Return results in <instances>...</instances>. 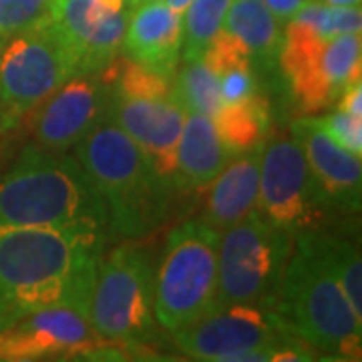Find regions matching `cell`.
<instances>
[{
    "label": "cell",
    "mask_w": 362,
    "mask_h": 362,
    "mask_svg": "<svg viewBox=\"0 0 362 362\" xmlns=\"http://www.w3.org/2000/svg\"><path fill=\"white\" fill-rule=\"evenodd\" d=\"M337 109L354 117H362V81H354L342 89L337 99Z\"/></svg>",
    "instance_id": "cell-27"
},
{
    "label": "cell",
    "mask_w": 362,
    "mask_h": 362,
    "mask_svg": "<svg viewBox=\"0 0 362 362\" xmlns=\"http://www.w3.org/2000/svg\"><path fill=\"white\" fill-rule=\"evenodd\" d=\"M89 322L103 342L129 350L156 332V268L145 247L119 244L99 258Z\"/></svg>",
    "instance_id": "cell-6"
},
{
    "label": "cell",
    "mask_w": 362,
    "mask_h": 362,
    "mask_svg": "<svg viewBox=\"0 0 362 362\" xmlns=\"http://www.w3.org/2000/svg\"><path fill=\"white\" fill-rule=\"evenodd\" d=\"M111 85L101 73L77 75L47 97L30 113L35 145L69 153L109 113Z\"/></svg>",
    "instance_id": "cell-11"
},
{
    "label": "cell",
    "mask_w": 362,
    "mask_h": 362,
    "mask_svg": "<svg viewBox=\"0 0 362 362\" xmlns=\"http://www.w3.org/2000/svg\"><path fill=\"white\" fill-rule=\"evenodd\" d=\"M294 235L252 209L220 233L216 308L256 304L272 308Z\"/></svg>",
    "instance_id": "cell-8"
},
{
    "label": "cell",
    "mask_w": 362,
    "mask_h": 362,
    "mask_svg": "<svg viewBox=\"0 0 362 362\" xmlns=\"http://www.w3.org/2000/svg\"><path fill=\"white\" fill-rule=\"evenodd\" d=\"M314 235L328 268L349 300L354 316L362 320V259L358 247L332 233L314 232Z\"/></svg>",
    "instance_id": "cell-22"
},
{
    "label": "cell",
    "mask_w": 362,
    "mask_h": 362,
    "mask_svg": "<svg viewBox=\"0 0 362 362\" xmlns=\"http://www.w3.org/2000/svg\"><path fill=\"white\" fill-rule=\"evenodd\" d=\"M0 226L107 230V207L75 156L28 145L0 177Z\"/></svg>",
    "instance_id": "cell-4"
},
{
    "label": "cell",
    "mask_w": 362,
    "mask_h": 362,
    "mask_svg": "<svg viewBox=\"0 0 362 362\" xmlns=\"http://www.w3.org/2000/svg\"><path fill=\"white\" fill-rule=\"evenodd\" d=\"M73 77L75 54L45 16L8 39L0 59V135L16 129Z\"/></svg>",
    "instance_id": "cell-9"
},
{
    "label": "cell",
    "mask_w": 362,
    "mask_h": 362,
    "mask_svg": "<svg viewBox=\"0 0 362 362\" xmlns=\"http://www.w3.org/2000/svg\"><path fill=\"white\" fill-rule=\"evenodd\" d=\"M107 117L129 135L159 177L175 192L177 143L187 111L173 93L168 97H125L111 90Z\"/></svg>",
    "instance_id": "cell-12"
},
{
    "label": "cell",
    "mask_w": 362,
    "mask_h": 362,
    "mask_svg": "<svg viewBox=\"0 0 362 362\" xmlns=\"http://www.w3.org/2000/svg\"><path fill=\"white\" fill-rule=\"evenodd\" d=\"M318 127H322L332 141H337L340 147H344L349 153L362 156V117H354L334 109L332 113L322 117H314Z\"/></svg>",
    "instance_id": "cell-26"
},
{
    "label": "cell",
    "mask_w": 362,
    "mask_h": 362,
    "mask_svg": "<svg viewBox=\"0 0 362 362\" xmlns=\"http://www.w3.org/2000/svg\"><path fill=\"white\" fill-rule=\"evenodd\" d=\"M183 14L165 0H145L133 6L121 49L131 61L173 77L183 42Z\"/></svg>",
    "instance_id": "cell-15"
},
{
    "label": "cell",
    "mask_w": 362,
    "mask_h": 362,
    "mask_svg": "<svg viewBox=\"0 0 362 362\" xmlns=\"http://www.w3.org/2000/svg\"><path fill=\"white\" fill-rule=\"evenodd\" d=\"M109 233L105 228L0 226V328L33 312L89 300Z\"/></svg>",
    "instance_id": "cell-1"
},
{
    "label": "cell",
    "mask_w": 362,
    "mask_h": 362,
    "mask_svg": "<svg viewBox=\"0 0 362 362\" xmlns=\"http://www.w3.org/2000/svg\"><path fill=\"white\" fill-rule=\"evenodd\" d=\"M71 151L103 197L111 238L141 240L168 218L173 189L115 121L105 117Z\"/></svg>",
    "instance_id": "cell-2"
},
{
    "label": "cell",
    "mask_w": 362,
    "mask_h": 362,
    "mask_svg": "<svg viewBox=\"0 0 362 362\" xmlns=\"http://www.w3.org/2000/svg\"><path fill=\"white\" fill-rule=\"evenodd\" d=\"M107 344L93 330L87 314L75 308H49L0 328V361H42L85 354Z\"/></svg>",
    "instance_id": "cell-13"
},
{
    "label": "cell",
    "mask_w": 362,
    "mask_h": 362,
    "mask_svg": "<svg viewBox=\"0 0 362 362\" xmlns=\"http://www.w3.org/2000/svg\"><path fill=\"white\" fill-rule=\"evenodd\" d=\"M133 6L123 8L121 13L113 14L105 23L93 30L89 39L85 40L83 49L77 57V75H93L101 73L119 57L123 37L129 25V16Z\"/></svg>",
    "instance_id": "cell-24"
},
{
    "label": "cell",
    "mask_w": 362,
    "mask_h": 362,
    "mask_svg": "<svg viewBox=\"0 0 362 362\" xmlns=\"http://www.w3.org/2000/svg\"><path fill=\"white\" fill-rule=\"evenodd\" d=\"M268 11L274 14V18L280 23V25H286L294 14L300 11V6L306 2V0H262Z\"/></svg>",
    "instance_id": "cell-28"
},
{
    "label": "cell",
    "mask_w": 362,
    "mask_h": 362,
    "mask_svg": "<svg viewBox=\"0 0 362 362\" xmlns=\"http://www.w3.org/2000/svg\"><path fill=\"white\" fill-rule=\"evenodd\" d=\"M165 2H168L169 6H171V8H173L175 13L183 14V11L187 8V4H189L192 0H165Z\"/></svg>",
    "instance_id": "cell-30"
},
{
    "label": "cell",
    "mask_w": 362,
    "mask_h": 362,
    "mask_svg": "<svg viewBox=\"0 0 362 362\" xmlns=\"http://www.w3.org/2000/svg\"><path fill=\"white\" fill-rule=\"evenodd\" d=\"M258 211L272 226L294 238L322 228L328 209L316 195L304 153L294 137H278L262 147Z\"/></svg>",
    "instance_id": "cell-10"
},
{
    "label": "cell",
    "mask_w": 362,
    "mask_h": 362,
    "mask_svg": "<svg viewBox=\"0 0 362 362\" xmlns=\"http://www.w3.org/2000/svg\"><path fill=\"white\" fill-rule=\"evenodd\" d=\"M211 119L232 157L262 147L272 129L270 103L258 93L235 103L221 105Z\"/></svg>",
    "instance_id": "cell-19"
},
{
    "label": "cell",
    "mask_w": 362,
    "mask_h": 362,
    "mask_svg": "<svg viewBox=\"0 0 362 362\" xmlns=\"http://www.w3.org/2000/svg\"><path fill=\"white\" fill-rule=\"evenodd\" d=\"M220 233L195 218L168 235L156 272V320L161 328L173 332L216 308Z\"/></svg>",
    "instance_id": "cell-7"
},
{
    "label": "cell",
    "mask_w": 362,
    "mask_h": 362,
    "mask_svg": "<svg viewBox=\"0 0 362 362\" xmlns=\"http://www.w3.org/2000/svg\"><path fill=\"white\" fill-rule=\"evenodd\" d=\"M51 0H0V39H13L45 16Z\"/></svg>",
    "instance_id": "cell-25"
},
{
    "label": "cell",
    "mask_w": 362,
    "mask_h": 362,
    "mask_svg": "<svg viewBox=\"0 0 362 362\" xmlns=\"http://www.w3.org/2000/svg\"><path fill=\"white\" fill-rule=\"evenodd\" d=\"M330 6H361V0H322Z\"/></svg>",
    "instance_id": "cell-29"
},
{
    "label": "cell",
    "mask_w": 362,
    "mask_h": 362,
    "mask_svg": "<svg viewBox=\"0 0 362 362\" xmlns=\"http://www.w3.org/2000/svg\"><path fill=\"white\" fill-rule=\"evenodd\" d=\"M6 42H8V40H6V39H0V59H2V51H4Z\"/></svg>",
    "instance_id": "cell-31"
},
{
    "label": "cell",
    "mask_w": 362,
    "mask_h": 362,
    "mask_svg": "<svg viewBox=\"0 0 362 362\" xmlns=\"http://www.w3.org/2000/svg\"><path fill=\"white\" fill-rule=\"evenodd\" d=\"M272 310L314 352L332 361H361L362 320L328 268L314 232L298 233Z\"/></svg>",
    "instance_id": "cell-3"
},
{
    "label": "cell",
    "mask_w": 362,
    "mask_h": 362,
    "mask_svg": "<svg viewBox=\"0 0 362 362\" xmlns=\"http://www.w3.org/2000/svg\"><path fill=\"white\" fill-rule=\"evenodd\" d=\"M131 4H133V6H137V4H139V2H141V0H129Z\"/></svg>",
    "instance_id": "cell-32"
},
{
    "label": "cell",
    "mask_w": 362,
    "mask_h": 362,
    "mask_svg": "<svg viewBox=\"0 0 362 362\" xmlns=\"http://www.w3.org/2000/svg\"><path fill=\"white\" fill-rule=\"evenodd\" d=\"M232 0H192L183 11V42L181 57L183 61L199 59L211 39L220 33L223 16L228 13Z\"/></svg>",
    "instance_id": "cell-23"
},
{
    "label": "cell",
    "mask_w": 362,
    "mask_h": 362,
    "mask_svg": "<svg viewBox=\"0 0 362 362\" xmlns=\"http://www.w3.org/2000/svg\"><path fill=\"white\" fill-rule=\"evenodd\" d=\"M177 349L195 361H312V349L296 338L268 306L232 304L207 312L173 330Z\"/></svg>",
    "instance_id": "cell-5"
},
{
    "label": "cell",
    "mask_w": 362,
    "mask_h": 362,
    "mask_svg": "<svg viewBox=\"0 0 362 362\" xmlns=\"http://www.w3.org/2000/svg\"><path fill=\"white\" fill-rule=\"evenodd\" d=\"M230 159L232 156L223 147L214 119L209 115L187 113L177 143V168L173 187L177 192L207 187Z\"/></svg>",
    "instance_id": "cell-17"
},
{
    "label": "cell",
    "mask_w": 362,
    "mask_h": 362,
    "mask_svg": "<svg viewBox=\"0 0 362 362\" xmlns=\"http://www.w3.org/2000/svg\"><path fill=\"white\" fill-rule=\"evenodd\" d=\"M262 0H232L223 16L221 30L240 40L256 71H272L282 47V28Z\"/></svg>",
    "instance_id": "cell-18"
},
{
    "label": "cell",
    "mask_w": 362,
    "mask_h": 362,
    "mask_svg": "<svg viewBox=\"0 0 362 362\" xmlns=\"http://www.w3.org/2000/svg\"><path fill=\"white\" fill-rule=\"evenodd\" d=\"M127 6H133L129 0H51L45 18L63 37L77 63L78 51L93 30Z\"/></svg>",
    "instance_id": "cell-20"
},
{
    "label": "cell",
    "mask_w": 362,
    "mask_h": 362,
    "mask_svg": "<svg viewBox=\"0 0 362 362\" xmlns=\"http://www.w3.org/2000/svg\"><path fill=\"white\" fill-rule=\"evenodd\" d=\"M292 135L300 145L310 171L316 195L326 209L356 214L362 202L361 157L328 137L314 117H302L292 123Z\"/></svg>",
    "instance_id": "cell-14"
},
{
    "label": "cell",
    "mask_w": 362,
    "mask_h": 362,
    "mask_svg": "<svg viewBox=\"0 0 362 362\" xmlns=\"http://www.w3.org/2000/svg\"><path fill=\"white\" fill-rule=\"evenodd\" d=\"M262 147L233 156L209 183L202 218L218 232H223L258 206Z\"/></svg>",
    "instance_id": "cell-16"
},
{
    "label": "cell",
    "mask_w": 362,
    "mask_h": 362,
    "mask_svg": "<svg viewBox=\"0 0 362 362\" xmlns=\"http://www.w3.org/2000/svg\"><path fill=\"white\" fill-rule=\"evenodd\" d=\"M171 93L187 113L211 117L221 107L220 77L204 54L194 61H183L173 75Z\"/></svg>",
    "instance_id": "cell-21"
}]
</instances>
